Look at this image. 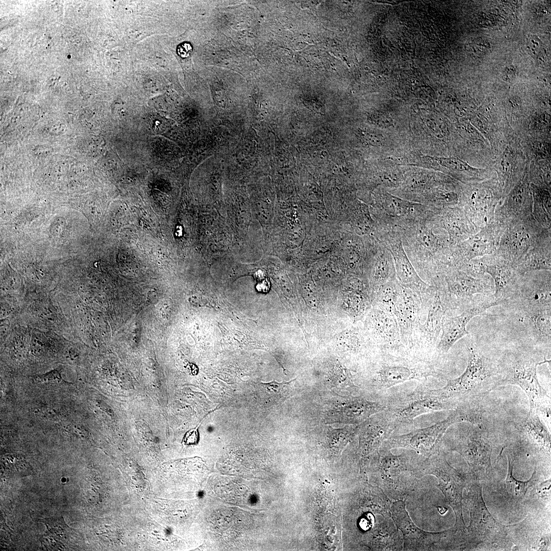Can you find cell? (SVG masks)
<instances>
[{"instance_id": "ba28073f", "label": "cell", "mask_w": 551, "mask_h": 551, "mask_svg": "<svg viewBox=\"0 0 551 551\" xmlns=\"http://www.w3.org/2000/svg\"><path fill=\"white\" fill-rule=\"evenodd\" d=\"M427 474H432L437 478V487L444 494L446 504L452 507L455 513L456 521L454 527L460 532L467 533L462 509L463 490L468 483L466 476L452 467L440 452L424 458L421 462L418 477Z\"/></svg>"}, {"instance_id": "1f68e13d", "label": "cell", "mask_w": 551, "mask_h": 551, "mask_svg": "<svg viewBox=\"0 0 551 551\" xmlns=\"http://www.w3.org/2000/svg\"><path fill=\"white\" fill-rule=\"evenodd\" d=\"M400 287L397 280L377 286L380 309L393 313Z\"/></svg>"}, {"instance_id": "603a6c76", "label": "cell", "mask_w": 551, "mask_h": 551, "mask_svg": "<svg viewBox=\"0 0 551 551\" xmlns=\"http://www.w3.org/2000/svg\"><path fill=\"white\" fill-rule=\"evenodd\" d=\"M360 430L361 449L363 456L376 455L382 444L395 431L383 411L365 420Z\"/></svg>"}, {"instance_id": "4dcf8cb0", "label": "cell", "mask_w": 551, "mask_h": 551, "mask_svg": "<svg viewBox=\"0 0 551 551\" xmlns=\"http://www.w3.org/2000/svg\"><path fill=\"white\" fill-rule=\"evenodd\" d=\"M508 470L505 480V487L508 494L515 500L521 499L525 495L529 487L535 482V470L529 480L522 481L516 479L513 475V460L510 455H507Z\"/></svg>"}, {"instance_id": "277c9868", "label": "cell", "mask_w": 551, "mask_h": 551, "mask_svg": "<svg viewBox=\"0 0 551 551\" xmlns=\"http://www.w3.org/2000/svg\"><path fill=\"white\" fill-rule=\"evenodd\" d=\"M467 364L458 378L446 380L443 387L436 389L441 395L457 402L480 398L499 386L498 361L484 356L473 342L466 345Z\"/></svg>"}, {"instance_id": "7c38bea8", "label": "cell", "mask_w": 551, "mask_h": 551, "mask_svg": "<svg viewBox=\"0 0 551 551\" xmlns=\"http://www.w3.org/2000/svg\"><path fill=\"white\" fill-rule=\"evenodd\" d=\"M441 276L448 304L453 313L462 312L479 295H491L494 292V283L489 275L474 277L463 270L449 268Z\"/></svg>"}, {"instance_id": "d6986e66", "label": "cell", "mask_w": 551, "mask_h": 551, "mask_svg": "<svg viewBox=\"0 0 551 551\" xmlns=\"http://www.w3.org/2000/svg\"><path fill=\"white\" fill-rule=\"evenodd\" d=\"M550 293V270L527 272L519 281L515 296L507 305L522 311L551 308Z\"/></svg>"}, {"instance_id": "2e32d148", "label": "cell", "mask_w": 551, "mask_h": 551, "mask_svg": "<svg viewBox=\"0 0 551 551\" xmlns=\"http://www.w3.org/2000/svg\"><path fill=\"white\" fill-rule=\"evenodd\" d=\"M502 305V303L496 300L493 294L480 295L458 314L447 315L436 346L437 354L443 357L456 342L468 334L466 326L472 318L484 313L492 307Z\"/></svg>"}, {"instance_id": "30bf717a", "label": "cell", "mask_w": 551, "mask_h": 551, "mask_svg": "<svg viewBox=\"0 0 551 551\" xmlns=\"http://www.w3.org/2000/svg\"><path fill=\"white\" fill-rule=\"evenodd\" d=\"M550 240L551 230L542 227L532 214L507 227L494 253L515 266L531 247Z\"/></svg>"}, {"instance_id": "e575fe53", "label": "cell", "mask_w": 551, "mask_h": 551, "mask_svg": "<svg viewBox=\"0 0 551 551\" xmlns=\"http://www.w3.org/2000/svg\"><path fill=\"white\" fill-rule=\"evenodd\" d=\"M34 380L38 383H51L60 382L63 381L60 373L54 370L45 374L39 375L34 378Z\"/></svg>"}, {"instance_id": "ab89813d", "label": "cell", "mask_w": 551, "mask_h": 551, "mask_svg": "<svg viewBox=\"0 0 551 551\" xmlns=\"http://www.w3.org/2000/svg\"><path fill=\"white\" fill-rule=\"evenodd\" d=\"M304 103L308 108L315 112L319 113H323L324 112L323 105L319 103L313 101H306Z\"/></svg>"}, {"instance_id": "5bb4252c", "label": "cell", "mask_w": 551, "mask_h": 551, "mask_svg": "<svg viewBox=\"0 0 551 551\" xmlns=\"http://www.w3.org/2000/svg\"><path fill=\"white\" fill-rule=\"evenodd\" d=\"M461 422L458 412L454 410L446 418L439 422L407 434L392 435L383 443L391 449L394 448L410 449L429 458L440 452L443 436L446 430L452 425Z\"/></svg>"}, {"instance_id": "83f0119b", "label": "cell", "mask_w": 551, "mask_h": 551, "mask_svg": "<svg viewBox=\"0 0 551 551\" xmlns=\"http://www.w3.org/2000/svg\"><path fill=\"white\" fill-rule=\"evenodd\" d=\"M374 253V284L378 286L388 282L397 280L392 256L389 251L378 239Z\"/></svg>"}, {"instance_id": "7402d4cb", "label": "cell", "mask_w": 551, "mask_h": 551, "mask_svg": "<svg viewBox=\"0 0 551 551\" xmlns=\"http://www.w3.org/2000/svg\"><path fill=\"white\" fill-rule=\"evenodd\" d=\"M533 198L528 185L520 182L507 197L497 205L494 221L505 226L524 219L532 214Z\"/></svg>"}, {"instance_id": "f546056e", "label": "cell", "mask_w": 551, "mask_h": 551, "mask_svg": "<svg viewBox=\"0 0 551 551\" xmlns=\"http://www.w3.org/2000/svg\"><path fill=\"white\" fill-rule=\"evenodd\" d=\"M295 379L287 382L279 383L273 381L261 383L260 386L263 398L270 403H278L292 396L294 393Z\"/></svg>"}, {"instance_id": "836d02e7", "label": "cell", "mask_w": 551, "mask_h": 551, "mask_svg": "<svg viewBox=\"0 0 551 551\" xmlns=\"http://www.w3.org/2000/svg\"><path fill=\"white\" fill-rule=\"evenodd\" d=\"M490 48L489 43L487 41L481 38L476 39L469 44V52L472 56L481 57L488 54L490 51Z\"/></svg>"}, {"instance_id": "d6a6232c", "label": "cell", "mask_w": 551, "mask_h": 551, "mask_svg": "<svg viewBox=\"0 0 551 551\" xmlns=\"http://www.w3.org/2000/svg\"><path fill=\"white\" fill-rule=\"evenodd\" d=\"M439 164L451 170L459 172H470L475 170L465 161L454 157H432Z\"/></svg>"}, {"instance_id": "3957f363", "label": "cell", "mask_w": 551, "mask_h": 551, "mask_svg": "<svg viewBox=\"0 0 551 551\" xmlns=\"http://www.w3.org/2000/svg\"><path fill=\"white\" fill-rule=\"evenodd\" d=\"M537 352L519 349L506 353L498 361L499 386L513 385L519 386L526 393L529 401L530 410L550 418V400L541 386L537 377V366L550 363L546 358L540 359Z\"/></svg>"}, {"instance_id": "8d00e7d4", "label": "cell", "mask_w": 551, "mask_h": 551, "mask_svg": "<svg viewBox=\"0 0 551 551\" xmlns=\"http://www.w3.org/2000/svg\"><path fill=\"white\" fill-rule=\"evenodd\" d=\"M517 71L515 67L509 66L505 68L502 77L504 80L507 82L513 80L516 76Z\"/></svg>"}, {"instance_id": "ac0fdd59", "label": "cell", "mask_w": 551, "mask_h": 551, "mask_svg": "<svg viewBox=\"0 0 551 551\" xmlns=\"http://www.w3.org/2000/svg\"><path fill=\"white\" fill-rule=\"evenodd\" d=\"M434 209L384 192L375 211V223L380 227L396 228L428 215Z\"/></svg>"}, {"instance_id": "4fadbf2b", "label": "cell", "mask_w": 551, "mask_h": 551, "mask_svg": "<svg viewBox=\"0 0 551 551\" xmlns=\"http://www.w3.org/2000/svg\"><path fill=\"white\" fill-rule=\"evenodd\" d=\"M391 513L396 528L403 534L404 550H435L437 545H446V550H449L456 532L454 527L441 532H429L419 529L411 519L403 499L393 503Z\"/></svg>"}, {"instance_id": "74e56055", "label": "cell", "mask_w": 551, "mask_h": 551, "mask_svg": "<svg viewBox=\"0 0 551 551\" xmlns=\"http://www.w3.org/2000/svg\"><path fill=\"white\" fill-rule=\"evenodd\" d=\"M550 480L541 484L538 487V492L541 497H548L550 496Z\"/></svg>"}, {"instance_id": "e0dca14e", "label": "cell", "mask_w": 551, "mask_h": 551, "mask_svg": "<svg viewBox=\"0 0 551 551\" xmlns=\"http://www.w3.org/2000/svg\"><path fill=\"white\" fill-rule=\"evenodd\" d=\"M507 228L493 221L468 239L454 246L451 266L460 269L470 260L494 253Z\"/></svg>"}, {"instance_id": "4316f807", "label": "cell", "mask_w": 551, "mask_h": 551, "mask_svg": "<svg viewBox=\"0 0 551 551\" xmlns=\"http://www.w3.org/2000/svg\"><path fill=\"white\" fill-rule=\"evenodd\" d=\"M515 266L521 276L532 271L550 270L551 240L531 247Z\"/></svg>"}, {"instance_id": "52a82bcc", "label": "cell", "mask_w": 551, "mask_h": 551, "mask_svg": "<svg viewBox=\"0 0 551 551\" xmlns=\"http://www.w3.org/2000/svg\"><path fill=\"white\" fill-rule=\"evenodd\" d=\"M467 485L465 500L470 514V523L467 528L468 549L482 543L504 547L509 541L507 527L498 523L488 510L479 480Z\"/></svg>"}, {"instance_id": "6da1fadb", "label": "cell", "mask_w": 551, "mask_h": 551, "mask_svg": "<svg viewBox=\"0 0 551 551\" xmlns=\"http://www.w3.org/2000/svg\"><path fill=\"white\" fill-rule=\"evenodd\" d=\"M440 210L395 228L404 249L417 273L430 284L451 266L454 246L442 228Z\"/></svg>"}, {"instance_id": "d590c367", "label": "cell", "mask_w": 551, "mask_h": 551, "mask_svg": "<svg viewBox=\"0 0 551 551\" xmlns=\"http://www.w3.org/2000/svg\"><path fill=\"white\" fill-rule=\"evenodd\" d=\"M541 40L537 37L533 36L528 40L527 47L530 53L535 56L539 55L542 49Z\"/></svg>"}, {"instance_id": "f1b7e54d", "label": "cell", "mask_w": 551, "mask_h": 551, "mask_svg": "<svg viewBox=\"0 0 551 551\" xmlns=\"http://www.w3.org/2000/svg\"><path fill=\"white\" fill-rule=\"evenodd\" d=\"M532 215L544 228L551 230L550 195L544 188L534 187Z\"/></svg>"}, {"instance_id": "8992f818", "label": "cell", "mask_w": 551, "mask_h": 551, "mask_svg": "<svg viewBox=\"0 0 551 551\" xmlns=\"http://www.w3.org/2000/svg\"><path fill=\"white\" fill-rule=\"evenodd\" d=\"M394 455L384 443L375 455L377 478L384 493L394 500H404L415 488L418 473L425 457L410 449Z\"/></svg>"}, {"instance_id": "9a60e30c", "label": "cell", "mask_w": 551, "mask_h": 551, "mask_svg": "<svg viewBox=\"0 0 551 551\" xmlns=\"http://www.w3.org/2000/svg\"><path fill=\"white\" fill-rule=\"evenodd\" d=\"M375 235L392 256L397 282L403 287L419 294L424 300L430 292L431 285L417 273L406 253L397 230L395 228L378 227Z\"/></svg>"}, {"instance_id": "5b68a950", "label": "cell", "mask_w": 551, "mask_h": 551, "mask_svg": "<svg viewBox=\"0 0 551 551\" xmlns=\"http://www.w3.org/2000/svg\"><path fill=\"white\" fill-rule=\"evenodd\" d=\"M386 408L383 411L396 431L413 424L422 414L443 410H454L458 403L430 388L425 381L413 389L393 394L384 393Z\"/></svg>"}, {"instance_id": "7a4b0ae2", "label": "cell", "mask_w": 551, "mask_h": 551, "mask_svg": "<svg viewBox=\"0 0 551 551\" xmlns=\"http://www.w3.org/2000/svg\"><path fill=\"white\" fill-rule=\"evenodd\" d=\"M370 378L369 385L385 393L395 385L407 381H424L429 377L444 379L440 366L443 357L406 350H381Z\"/></svg>"}, {"instance_id": "f35d334b", "label": "cell", "mask_w": 551, "mask_h": 551, "mask_svg": "<svg viewBox=\"0 0 551 551\" xmlns=\"http://www.w3.org/2000/svg\"><path fill=\"white\" fill-rule=\"evenodd\" d=\"M192 50V46L189 43L184 42L181 44L178 47L177 52L180 56L186 58L189 56Z\"/></svg>"}, {"instance_id": "ffe728a7", "label": "cell", "mask_w": 551, "mask_h": 551, "mask_svg": "<svg viewBox=\"0 0 551 551\" xmlns=\"http://www.w3.org/2000/svg\"><path fill=\"white\" fill-rule=\"evenodd\" d=\"M470 190L458 206L463 210L473 224L479 230L494 221L499 195L494 188L487 186Z\"/></svg>"}, {"instance_id": "484cf974", "label": "cell", "mask_w": 551, "mask_h": 551, "mask_svg": "<svg viewBox=\"0 0 551 551\" xmlns=\"http://www.w3.org/2000/svg\"><path fill=\"white\" fill-rule=\"evenodd\" d=\"M529 335L537 344L550 347L551 308L519 310Z\"/></svg>"}, {"instance_id": "44dd1931", "label": "cell", "mask_w": 551, "mask_h": 551, "mask_svg": "<svg viewBox=\"0 0 551 551\" xmlns=\"http://www.w3.org/2000/svg\"><path fill=\"white\" fill-rule=\"evenodd\" d=\"M425 308L421 297L401 286L393 310L405 348H408L411 337L420 323L421 311Z\"/></svg>"}, {"instance_id": "8fae6325", "label": "cell", "mask_w": 551, "mask_h": 551, "mask_svg": "<svg viewBox=\"0 0 551 551\" xmlns=\"http://www.w3.org/2000/svg\"><path fill=\"white\" fill-rule=\"evenodd\" d=\"M450 442V449L463 457L475 479L491 477L492 443L483 427L461 431L454 435Z\"/></svg>"}, {"instance_id": "d4e9b609", "label": "cell", "mask_w": 551, "mask_h": 551, "mask_svg": "<svg viewBox=\"0 0 551 551\" xmlns=\"http://www.w3.org/2000/svg\"><path fill=\"white\" fill-rule=\"evenodd\" d=\"M439 218L452 246L468 239L479 230L458 205L442 209Z\"/></svg>"}, {"instance_id": "cb8c5ba5", "label": "cell", "mask_w": 551, "mask_h": 551, "mask_svg": "<svg viewBox=\"0 0 551 551\" xmlns=\"http://www.w3.org/2000/svg\"><path fill=\"white\" fill-rule=\"evenodd\" d=\"M521 440L537 454L550 456V434L535 411H529L527 417L515 425Z\"/></svg>"}, {"instance_id": "9c48e42d", "label": "cell", "mask_w": 551, "mask_h": 551, "mask_svg": "<svg viewBox=\"0 0 551 551\" xmlns=\"http://www.w3.org/2000/svg\"><path fill=\"white\" fill-rule=\"evenodd\" d=\"M460 269L474 277L488 274L494 283L493 296L503 305H506L515 296L522 276L512 262L494 252L470 260Z\"/></svg>"}]
</instances>
